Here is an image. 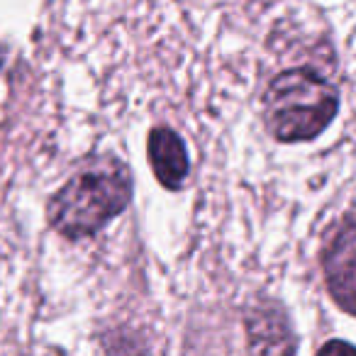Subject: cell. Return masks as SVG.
<instances>
[{"label": "cell", "mask_w": 356, "mask_h": 356, "mask_svg": "<svg viewBox=\"0 0 356 356\" xmlns=\"http://www.w3.org/2000/svg\"><path fill=\"white\" fill-rule=\"evenodd\" d=\"M339 105L337 88L310 69H293L271 83L264 118L271 134L283 142L312 139L332 122Z\"/></svg>", "instance_id": "cell-1"}, {"label": "cell", "mask_w": 356, "mask_h": 356, "mask_svg": "<svg viewBox=\"0 0 356 356\" xmlns=\"http://www.w3.org/2000/svg\"><path fill=\"white\" fill-rule=\"evenodd\" d=\"M129 198V178L124 168H93L64 186L49 205L54 229L66 237H86L100 229L124 208Z\"/></svg>", "instance_id": "cell-2"}, {"label": "cell", "mask_w": 356, "mask_h": 356, "mask_svg": "<svg viewBox=\"0 0 356 356\" xmlns=\"http://www.w3.org/2000/svg\"><path fill=\"white\" fill-rule=\"evenodd\" d=\"M325 276L332 298L356 315V222H349L325 252Z\"/></svg>", "instance_id": "cell-3"}, {"label": "cell", "mask_w": 356, "mask_h": 356, "mask_svg": "<svg viewBox=\"0 0 356 356\" xmlns=\"http://www.w3.org/2000/svg\"><path fill=\"white\" fill-rule=\"evenodd\" d=\"M149 161L166 188H181L188 173V159H186L184 142L173 129L159 127L149 134Z\"/></svg>", "instance_id": "cell-4"}, {"label": "cell", "mask_w": 356, "mask_h": 356, "mask_svg": "<svg viewBox=\"0 0 356 356\" xmlns=\"http://www.w3.org/2000/svg\"><path fill=\"white\" fill-rule=\"evenodd\" d=\"M252 356H293V332L276 307H259L249 320Z\"/></svg>", "instance_id": "cell-5"}, {"label": "cell", "mask_w": 356, "mask_h": 356, "mask_svg": "<svg viewBox=\"0 0 356 356\" xmlns=\"http://www.w3.org/2000/svg\"><path fill=\"white\" fill-rule=\"evenodd\" d=\"M317 356H356V349L346 341H330V344L322 346V351Z\"/></svg>", "instance_id": "cell-6"}]
</instances>
